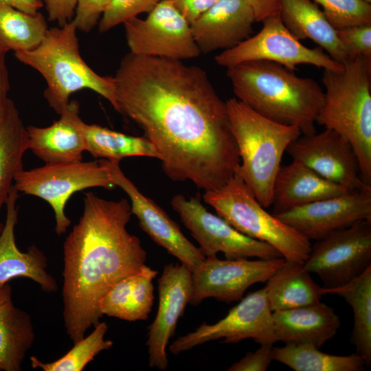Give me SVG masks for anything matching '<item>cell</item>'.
<instances>
[{
  "mask_svg": "<svg viewBox=\"0 0 371 371\" xmlns=\"http://www.w3.org/2000/svg\"><path fill=\"white\" fill-rule=\"evenodd\" d=\"M113 78L114 109L143 129L168 178L207 191L233 177L240 159L226 102L204 70L128 52Z\"/></svg>",
  "mask_w": 371,
  "mask_h": 371,
  "instance_id": "cell-1",
  "label": "cell"
},
{
  "mask_svg": "<svg viewBox=\"0 0 371 371\" xmlns=\"http://www.w3.org/2000/svg\"><path fill=\"white\" fill-rule=\"evenodd\" d=\"M83 203L82 214L63 243V316L74 343L100 322L104 295L139 271L147 258L139 238L126 229L132 215L126 199L110 201L87 192Z\"/></svg>",
  "mask_w": 371,
  "mask_h": 371,
  "instance_id": "cell-2",
  "label": "cell"
},
{
  "mask_svg": "<svg viewBox=\"0 0 371 371\" xmlns=\"http://www.w3.org/2000/svg\"><path fill=\"white\" fill-rule=\"evenodd\" d=\"M227 69L238 100L272 121L297 126L302 135L316 133L324 92L315 80L270 61L245 62Z\"/></svg>",
  "mask_w": 371,
  "mask_h": 371,
  "instance_id": "cell-3",
  "label": "cell"
},
{
  "mask_svg": "<svg viewBox=\"0 0 371 371\" xmlns=\"http://www.w3.org/2000/svg\"><path fill=\"white\" fill-rule=\"evenodd\" d=\"M339 71L324 69V100L316 124L348 139L361 177L371 186V58L348 59Z\"/></svg>",
  "mask_w": 371,
  "mask_h": 371,
  "instance_id": "cell-4",
  "label": "cell"
},
{
  "mask_svg": "<svg viewBox=\"0 0 371 371\" xmlns=\"http://www.w3.org/2000/svg\"><path fill=\"white\" fill-rule=\"evenodd\" d=\"M77 30L71 21L48 29L35 48L14 52L19 62L43 77L47 85L44 96L59 115L69 102L70 96L82 89H90L107 100L113 108L115 106L113 78L99 75L83 60Z\"/></svg>",
  "mask_w": 371,
  "mask_h": 371,
  "instance_id": "cell-5",
  "label": "cell"
},
{
  "mask_svg": "<svg viewBox=\"0 0 371 371\" xmlns=\"http://www.w3.org/2000/svg\"><path fill=\"white\" fill-rule=\"evenodd\" d=\"M226 105L240 159L237 172L258 202L269 207L283 155L301 131L262 116L237 98L229 99Z\"/></svg>",
  "mask_w": 371,
  "mask_h": 371,
  "instance_id": "cell-6",
  "label": "cell"
},
{
  "mask_svg": "<svg viewBox=\"0 0 371 371\" xmlns=\"http://www.w3.org/2000/svg\"><path fill=\"white\" fill-rule=\"evenodd\" d=\"M203 201L240 233L276 248L286 260L304 264L310 240L268 212L237 172L224 185L205 191Z\"/></svg>",
  "mask_w": 371,
  "mask_h": 371,
  "instance_id": "cell-7",
  "label": "cell"
},
{
  "mask_svg": "<svg viewBox=\"0 0 371 371\" xmlns=\"http://www.w3.org/2000/svg\"><path fill=\"white\" fill-rule=\"evenodd\" d=\"M14 188L19 192L43 199L49 204L55 216V231L65 234L71 225L65 214L68 200L76 192L91 188L112 190L116 186L104 159L91 161L45 164L18 172Z\"/></svg>",
  "mask_w": 371,
  "mask_h": 371,
  "instance_id": "cell-8",
  "label": "cell"
},
{
  "mask_svg": "<svg viewBox=\"0 0 371 371\" xmlns=\"http://www.w3.org/2000/svg\"><path fill=\"white\" fill-rule=\"evenodd\" d=\"M256 34L215 56L216 63L229 68L249 61L273 62L294 71L300 65L339 71L344 65L333 60L321 47L309 48L297 40L284 25L280 14L262 21Z\"/></svg>",
  "mask_w": 371,
  "mask_h": 371,
  "instance_id": "cell-9",
  "label": "cell"
},
{
  "mask_svg": "<svg viewBox=\"0 0 371 371\" xmlns=\"http://www.w3.org/2000/svg\"><path fill=\"white\" fill-rule=\"evenodd\" d=\"M123 25L133 54L182 60L201 53L190 24L171 0H161L144 19L137 16Z\"/></svg>",
  "mask_w": 371,
  "mask_h": 371,
  "instance_id": "cell-10",
  "label": "cell"
},
{
  "mask_svg": "<svg viewBox=\"0 0 371 371\" xmlns=\"http://www.w3.org/2000/svg\"><path fill=\"white\" fill-rule=\"evenodd\" d=\"M171 205L205 257L220 252L228 259L282 257L269 244L240 233L223 218L210 212L198 196L187 199L178 194L172 198Z\"/></svg>",
  "mask_w": 371,
  "mask_h": 371,
  "instance_id": "cell-11",
  "label": "cell"
},
{
  "mask_svg": "<svg viewBox=\"0 0 371 371\" xmlns=\"http://www.w3.org/2000/svg\"><path fill=\"white\" fill-rule=\"evenodd\" d=\"M303 266L325 288L341 286L360 276L371 267V220L316 240Z\"/></svg>",
  "mask_w": 371,
  "mask_h": 371,
  "instance_id": "cell-12",
  "label": "cell"
},
{
  "mask_svg": "<svg viewBox=\"0 0 371 371\" xmlns=\"http://www.w3.org/2000/svg\"><path fill=\"white\" fill-rule=\"evenodd\" d=\"M220 339H223V343L229 344L246 339H252L260 345L277 342L273 312L265 287L248 293L216 323H203L194 330L177 337L169 346V351L178 355Z\"/></svg>",
  "mask_w": 371,
  "mask_h": 371,
  "instance_id": "cell-13",
  "label": "cell"
},
{
  "mask_svg": "<svg viewBox=\"0 0 371 371\" xmlns=\"http://www.w3.org/2000/svg\"><path fill=\"white\" fill-rule=\"evenodd\" d=\"M284 262L283 257L253 260L205 257L192 271L189 304L196 306L210 297L226 303L239 301L249 287L267 282Z\"/></svg>",
  "mask_w": 371,
  "mask_h": 371,
  "instance_id": "cell-14",
  "label": "cell"
},
{
  "mask_svg": "<svg viewBox=\"0 0 371 371\" xmlns=\"http://www.w3.org/2000/svg\"><path fill=\"white\" fill-rule=\"evenodd\" d=\"M309 240L371 220V186L274 214Z\"/></svg>",
  "mask_w": 371,
  "mask_h": 371,
  "instance_id": "cell-15",
  "label": "cell"
},
{
  "mask_svg": "<svg viewBox=\"0 0 371 371\" xmlns=\"http://www.w3.org/2000/svg\"><path fill=\"white\" fill-rule=\"evenodd\" d=\"M286 152L293 161L347 190L368 185L361 179L359 163L352 145L333 130L325 128L319 133L301 135L289 144Z\"/></svg>",
  "mask_w": 371,
  "mask_h": 371,
  "instance_id": "cell-16",
  "label": "cell"
},
{
  "mask_svg": "<svg viewBox=\"0 0 371 371\" xmlns=\"http://www.w3.org/2000/svg\"><path fill=\"white\" fill-rule=\"evenodd\" d=\"M105 161L114 184L128 195L131 213L137 218L142 230L191 271L196 269L205 258L199 247L185 236L160 206L138 190L122 171L120 162Z\"/></svg>",
  "mask_w": 371,
  "mask_h": 371,
  "instance_id": "cell-17",
  "label": "cell"
},
{
  "mask_svg": "<svg viewBox=\"0 0 371 371\" xmlns=\"http://www.w3.org/2000/svg\"><path fill=\"white\" fill-rule=\"evenodd\" d=\"M158 308L148 327L146 345L149 367L165 370L168 366L166 348L190 301L192 271L181 263L166 265L158 279Z\"/></svg>",
  "mask_w": 371,
  "mask_h": 371,
  "instance_id": "cell-18",
  "label": "cell"
},
{
  "mask_svg": "<svg viewBox=\"0 0 371 371\" xmlns=\"http://www.w3.org/2000/svg\"><path fill=\"white\" fill-rule=\"evenodd\" d=\"M256 22L244 0H218L191 26L201 52L231 49L251 36Z\"/></svg>",
  "mask_w": 371,
  "mask_h": 371,
  "instance_id": "cell-19",
  "label": "cell"
},
{
  "mask_svg": "<svg viewBox=\"0 0 371 371\" xmlns=\"http://www.w3.org/2000/svg\"><path fill=\"white\" fill-rule=\"evenodd\" d=\"M18 197L19 191L12 186L5 203V221L0 233V287L15 278L23 277L36 282L43 291L54 293L58 284L47 271V259L44 253L34 245L25 252L20 251L16 245L14 229Z\"/></svg>",
  "mask_w": 371,
  "mask_h": 371,
  "instance_id": "cell-20",
  "label": "cell"
},
{
  "mask_svg": "<svg viewBox=\"0 0 371 371\" xmlns=\"http://www.w3.org/2000/svg\"><path fill=\"white\" fill-rule=\"evenodd\" d=\"M79 113V103L71 100L51 125L27 126L28 150L45 164L82 161L85 151V122Z\"/></svg>",
  "mask_w": 371,
  "mask_h": 371,
  "instance_id": "cell-21",
  "label": "cell"
},
{
  "mask_svg": "<svg viewBox=\"0 0 371 371\" xmlns=\"http://www.w3.org/2000/svg\"><path fill=\"white\" fill-rule=\"evenodd\" d=\"M274 335L284 344H310L320 348L337 334L340 319L333 308L319 302L273 312Z\"/></svg>",
  "mask_w": 371,
  "mask_h": 371,
  "instance_id": "cell-22",
  "label": "cell"
},
{
  "mask_svg": "<svg viewBox=\"0 0 371 371\" xmlns=\"http://www.w3.org/2000/svg\"><path fill=\"white\" fill-rule=\"evenodd\" d=\"M347 191L350 190L293 160L286 166H281L275 178L271 201L273 214L285 212Z\"/></svg>",
  "mask_w": 371,
  "mask_h": 371,
  "instance_id": "cell-23",
  "label": "cell"
},
{
  "mask_svg": "<svg viewBox=\"0 0 371 371\" xmlns=\"http://www.w3.org/2000/svg\"><path fill=\"white\" fill-rule=\"evenodd\" d=\"M280 16L297 40H312L341 65L351 58L337 30L313 1L281 0Z\"/></svg>",
  "mask_w": 371,
  "mask_h": 371,
  "instance_id": "cell-24",
  "label": "cell"
},
{
  "mask_svg": "<svg viewBox=\"0 0 371 371\" xmlns=\"http://www.w3.org/2000/svg\"><path fill=\"white\" fill-rule=\"evenodd\" d=\"M157 271L145 265L116 282L100 302L102 315L128 322L146 320L154 303L153 281Z\"/></svg>",
  "mask_w": 371,
  "mask_h": 371,
  "instance_id": "cell-25",
  "label": "cell"
},
{
  "mask_svg": "<svg viewBox=\"0 0 371 371\" xmlns=\"http://www.w3.org/2000/svg\"><path fill=\"white\" fill-rule=\"evenodd\" d=\"M8 283L0 287V371H20L35 339L30 315L16 306Z\"/></svg>",
  "mask_w": 371,
  "mask_h": 371,
  "instance_id": "cell-26",
  "label": "cell"
},
{
  "mask_svg": "<svg viewBox=\"0 0 371 371\" xmlns=\"http://www.w3.org/2000/svg\"><path fill=\"white\" fill-rule=\"evenodd\" d=\"M265 288L272 312L313 304L324 295L322 287L313 281L303 264L286 259Z\"/></svg>",
  "mask_w": 371,
  "mask_h": 371,
  "instance_id": "cell-27",
  "label": "cell"
},
{
  "mask_svg": "<svg viewBox=\"0 0 371 371\" xmlns=\"http://www.w3.org/2000/svg\"><path fill=\"white\" fill-rule=\"evenodd\" d=\"M323 294L337 295L351 306L354 315L350 341L356 354L371 364V267L347 284L335 288L322 287Z\"/></svg>",
  "mask_w": 371,
  "mask_h": 371,
  "instance_id": "cell-28",
  "label": "cell"
},
{
  "mask_svg": "<svg viewBox=\"0 0 371 371\" xmlns=\"http://www.w3.org/2000/svg\"><path fill=\"white\" fill-rule=\"evenodd\" d=\"M28 150L27 129L14 102L9 99L0 126V211L18 172L23 170V157Z\"/></svg>",
  "mask_w": 371,
  "mask_h": 371,
  "instance_id": "cell-29",
  "label": "cell"
},
{
  "mask_svg": "<svg viewBox=\"0 0 371 371\" xmlns=\"http://www.w3.org/2000/svg\"><path fill=\"white\" fill-rule=\"evenodd\" d=\"M85 151L95 158L113 161L131 157H147L159 159L153 144L146 137L126 135L98 124L84 123Z\"/></svg>",
  "mask_w": 371,
  "mask_h": 371,
  "instance_id": "cell-30",
  "label": "cell"
},
{
  "mask_svg": "<svg viewBox=\"0 0 371 371\" xmlns=\"http://www.w3.org/2000/svg\"><path fill=\"white\" fill-rule=\"evenodd\" d=\"M273 360L295 371H361L366 366L357 354L348 356L323 352L310 344H285L272 348Z\"/></svg>",
  "mask_w": 371,
  "mask_h": 371,
  "instance_id": "cell-31",
  "label": "cell"
},
{
  "mask_svg": "<svg viewBox=\"0 0 371 371\" xmlns=\"http://www.w3.org/2000/svg\"><path fill=\"white\" fill-rule=\"evenodd\" d=\"M48 29L41 12L27 13L0 4V46L7 52H25L35 48Z\"/></svg>",
  "mask_w": 371,
  "mask_h": 371,
  "instance_id": "cell-32",
  "label": "cell"
},
{
  "mask_svg": "<svg viewBox=\"0 0 371 371\" xmlns=\"http://www.w3.org/2000/svg\"><path fill=\"white\" fill-rule=\"evenodd\" d=\"M87 336L74 343V346L64 355L51 362H43L35 356L30 358L33 368L43 371H82L95 357L103 350L111 348L113 343L106 339L108 326L99 322Z\"/></svg>",
  "mask_w": 371,
  "mask_h": 371,
  "instance_id": "cell-33",
  "label": "cell"
},
{
  "mask_svg": "<svg viewBox=\"0 0 371 371\" xmlns=\"http://www.w3.org/2000/svg\"><path fill=\"white\" fill-rule=\"evenodd\" d=\"M322 7L329 23L337 30L371 23V3L363 0H311Z\"/></svg>",
  "mask_w": 371,
  "mask_h": 371,
  "instance_id": "cell-34",
  "label": "cell"
},
{
  "mask_svg": "<svg viewBox=\"0 0 371 371\" xmlns=\"http://www.w3.org/2000/svg\"><path fill=\"white\" fill-rule=\"evenodd\" d=\"M161 0H112L99 21V31L106 32L139 14L148 13Z\"/></svg>",
  "mask_w": 371,
  "mask_h": 371,
  "instance_id": "cell-35",
  "label": "cell"
},
{
  "mask_svg": "<svg viewBox=\"0 0 371 371\" xmlns=\"http://www.w3.org/2000/svg\"><path fill=\"white\" fill-rule=\"evenodd\" d=\"M351 58L358 56L371 58V23L337 30Z\"/></svg>",
  "mask_w": 371,
  "mask_h": 371,
  "instance_id": "cell-36",
  "label": "cell"
},
{
  "mask_svg": "<svg viewBox=\"0 0 371 371\" xmlns=\"http://www.w3.org/2000/svg\"><path fill=\"white\" fill-rule=\"evenodd\" d=\"M112 0H78L72 21L78 30L90 32L100 21Z\"/></svg>",
  "mask_w": 371,
  "mask_h": 371,
  "instance_id": "cell-37",
  "label": "cell"
},
{
  "mask_svg": "<svg viewBox=\"0 0 371 371\" xmlns=\"http://www.w3.org/2000/svg\"><path fill=\"white\" fill-rule=\"evenodd\" d=\"M273 344H260L255 352H249L238 361L233 363L228 371H265L269 368L272 358Z\"/></svg>",
  "mask_w": 371,
  "mask_h": 371,
  "instance_id": "cell-38",
  "label": "cell"
},
{
  "mask_svg": "<svg viewBox=\"0 0 371 371\" xmlns=\"http://www.w3.org/2000/svg\"><path fill=\"white\" fill-rule=\"evenodd\" d=\"M48 19L62 26L73 20L78 0H43Z\"/></svg>",
  "mask_w": 371,
  "mask_h": 371,
  "instance_id": "cell-39",
  "label": "cell"
},
{
  "mask_svg": "<svg viewBox=\"0 0 371 371\" xmlns=\"http://www.w3.org/2000/svg\"><path fill=\"white\" fill-rule=\"evenodd\" d=\"M191 25L218 0H171Z\"/></svg>",
  "mask_w": 371,
  "mask_h": 371,
  "instance_id": "cell-40",
  "label": "cell"
},
{
  "mask_svg": "<svg viewBox=\"0 0 371 371\" xmlns=\"http://www.w3.org/2000/svg\"><path fill=\"white\" fill-rule=\"evenodd\" d=\"M252 9L256 22L280 14L281 0H244Z\"/></svg>",
  "mask_w": 371,
  "mask_h": 371,
  "instance_id": "cell-41",
  "label": "cell"
},
{
  "mask_svg": "<svg viewBox=\"0 0 371 371\" xmlns=\"http://www.w3.org/2000/svg\"><path fill=\"white\" fill-rule=\"evenodd\" d=\"M7 51L0 46V126L3 119L9 98L10 79L5 63Z\"/></svg>",
  "mask_w": 371,
  "mask_h": 371,
  "instance_id": "cell-42",
  "label": "cell"
},
{
  "mask_svg": "<svg viewBox=\"0 0 371 371\" xmlns=\"http://www.w3.org/2000/svg\"><path fill=\"white\" fill-rule=\"evenodd\" d=\"M0 4L30 14L38 12L43 7L42 0H0Z\"/></svg>",
  "mask_w": 371,
  "mask_h": 371,
  "instance_id": "cell-43",
  "label": "cell"
},
{
  "mask_svg": "<svg viewBox=\"0 0 371 371\" xmlns=\"http://www.w3.org/2000/svg\"><path fill=\"white\" fill-rule=\"evenodd\" d=\"M3 227V224H2V223L0 222V233H1V231H2Z\"/></svg>",
  "mask_w": 371,
  "mask_h": 371,
  "instance_id": "cell-44",
  "label": "cell"
},
{
  "mask_svg": "<svg viewBox=\"0 0 371 371\" xmlns=\"http://www.w3.org/2000/svg\"><path fill=\"white\" fill-rule=\"evenodd\" d=\"M363 1L371 3V0H363Z\"/></svg>",
  "mask_w": 371,
  "mask_h": 371,
  "instance_id": "cell-45",
  "label": "cell"
}]
</instances>
